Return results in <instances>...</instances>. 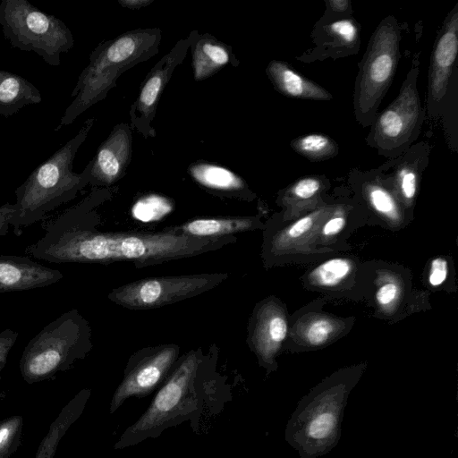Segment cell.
Instances as JSON below:
<instances>
[{
  "label": "cell",
  "instance_id": "obj_1",
  "mask_svg": "<svg viewBox=\"0 0 458 458\" xmlns=\"http://www.w3.org/2000/svg\"><path fill=\"white\" fill-rule=\"evenodd\" d=\"M89 196L43 225L44 235L26 248L38 260L51 263L130 261L143 267L194 257L233 243L236 237L197 238L161 231L100 232L90 216Z\"/></svg>",
  "mask_w": 458,
  "mask_h": 458
},
{
  "label": "cell",
  "instance_id": "obj_2",
  "mask_svg": "<svg viewBox=\"0 0 458 458\" xmlns=\"http://www.w3.org/2000/svg\"><path fill=\"white\" fill-rule=\"evenodd\" d=\"M231 399L229 387L208 364L201 351L191 350L178 359L148 407L124 429L114 449L157 438L186 421L194 433L201 434Z\"/></svg>",
  "mask_w": 458,
  "mask_h": 458
},
{
  "label": "cell",
  "instance_id": "obj_3",
  "mask_svg": "<svg viewBox=\"0 0 458 458\" xmlns=\"http://www.w3.org/2000/svg\"><path fill=\"white\" fill-rule=\"evenodd\" d=\"M364 369V365L340 369L299 401L286 423L284 438L300 458L323 456L338 444L348 396Z\"/></svg>",
  "mask_w": 458,
  "mask_h": 458
},
{
  "label": "cell",
  "instance_id": "obj_4",
  "mask_svg": "<svg viewBox=\"0 0 458 458\" xmlns=\"http://www.w3.org/2000/svg\"><path fill=\"white\" fill-rule=\"evenodd\" d=\"M95 123L89 118L79 132L40 164L14 191L16 201L10 217L16 235L42 220L56 208L72 200L89 183V163L81 174L72 171L73 160Z\"/></svg>",
  "mask_w": 458,
  "mask_h": 458
},
{
  "label": "cell",
  "instance_id": "obj_5",
  "mask_svg": "<svg viewBox=\"0 0 458 458\" xmlns=\"http://www.w3.org/2000/svg\"><path fill=\"white\" fill-rule=\"evenodd\" d=\"M161 38L159 28H145L99 43L91 52L89 64L78 77L71 94L73 99L55 131L72 123L83 112L103 100L116 86L122 73L157 55Z\"/></svg>",
  "mask_w": 458,
  "mask_h": 458
},
{
  "label": "cell",
  "instance_id": "obj_6",
  "mask_svg": "<svg viewBox=\"0 0 458 458\" xmlns=\"http://www.w3.org/2000/svg\"><path fill=\"white\" fill-rule=\"evenodd\" d=\"M92 348L91 329L76 310L47 324L26 345L19 367L28 384L54 377L84 359Z\"/></svg>",
  "mask_w": 458,
  "mask_h": 458
},
{
  "label": "cell",
  "instance_id": "obj_7",
  "mask_svg": "<svg viewBox=\"0 0 458 458\" xmlns=\"http://www.w3.org/2000/svg\"><path fill=\"white\" fill-rule=\"evenodd\" d=\"M0 25L12 47L34 52L52 66H59L61 54L74 45L73 36L63 21L27 0H2Z\"/></svg>",
  "mask_w": 458,
  "mask_h": 458
},
{
  "label": "cell",
  "instance_id": "obj_8",
  "mask_svg": "<svg viewBox=\"0 0 458 458\" xmlns=\"http://www.w3.org/2000/svg\"><path fill=\"white\" fill-rule=\"evenodd\" d=\"M400 32L394 19H385L374 31L357 76L354 108L359 122L368 124L395 73Z\"/></svg>",
  "mask_w": 458,
  "mask_h": 458
},
{
  "label": "cell",
  "instance_id": "obj_9",
  "mask_svg": "<svg viewBox=\"0 0 458 458\" xmlns=\"http://www.w3.org/2000/svg\"><path fill=\"white\" fill-rule=\"evenodd\" d=\"M227 277L225 273L148 277L113 289L108 299L129 310L157 309L209 291Z\"/></svg>",
  "mask_w": 458,
  "mask_h": 458
},
{
  "label": "cell",
  "instance_id": "obj_10",
  "mask_svg": "<svg viewBox=\"0 0 458 458\" xmlns=\"http://www.w3.org/2000/svg\"><path fill=\"white\" fill-rule=\"evenodd\" d=\"M179 358L180 347L172 344L145 347L134 352L113 394L109 413L114 414L131 397L142 398L158 390Z\"/></svg>",
  "mask_w": 458,
  "mask_h": 458
},
{
  "label": "cell",
  "instance_id": "obj_11",
  "mask_svg": "<svg viewBox=\"0 0 458 458\" xmlns=\"http://www.w3.org/2000/svg\"><path fill=\"white\" fill-rule=\"evenodd\" d=\"M421 121L416 78H407L398 97L376 118L369 134L372 145L383 151H399L416 138Z\"/></svg>",
  "mask_w": 458,
  "mask_h": 458
},
{
  "label": "cell",
  "instance_id": "obj_12",
  "mask_svg": "<svg viewBox=\"0 0 458 458\" xmlns=\"http://www.w3.org/2000/svg\"><path fill=\"white\" fill-rule=\"evenodd\" d=\"M198 35V30H192L189 36L180 39L155 64L142 83L139 96L130 109V126L131 130H135L145 139L156 136L152 123L161 94L174 69L184 60Z\"/></svg>",
  "mask_w": 458,
  "mask_h": 458
},
{
  "label": "cell",
  "instance_id": "obj_13",
  "mask_svg": "<svg viewBox=\"0 0 458 458\" xmlns=\"http://www.w3.org/2000/svg\"><path fill=\"white\" fill-rule=\"evenodd\" d=\"M287 332L286 318L275 302L265 301L256 308L249 325L248 342L267 374L276 369V357Z\"/></svg>",
  "mask_w": 458,
  "mask_h": 458
},
{
  "label": "cell",
  "instance_id": "obj_14",
  "mask_svg": "<svg viewBox=\"0 0 458 458\" xmlns=\"http://www.w3.org/2000/svg\"><path fill=\"white\" fill-rule=\"evenodd\" d=\"M131 152V128L127 123H119L89 162V183L92 186H109L120 180L126 173Z\"/></svg>",
  "mask_w": 458,
  "mask_h": 458
},
{
  "label": "cell",
  "instance_id": "obj_15",
  "mask_svg": "<svg viewBox=\"0 0 458 458\" xmlns=\"http://www.w3.org/2000/svg\"><path fill=\"white\" fill-rule=\"evenodd\" d=\"M63 276L29 257L0 254V293L46 287Z\"/></svg>",
  "mask_w": 458,
  "mask_h": 458
},
{
  "label": "cell",
  "instance_id": "obj_16",
  "mask_svg": "<svg viewBox=\"0 0 458 458\" xmlns=\"http://www.w3.org/2000/svg\"><path fill=\"white\" fill-rule=\"evenodd\" d=\"M457 31L458 13L455 8L436 42L431 57L428 89L434 100H440L446 92L458 52Z\"/></svg>",
  "mask_w": 458,
  "mask_h": 458
},
{
  "label": "cell",
  "instance_id": "obj_17",
  "mask_svg": "<svg viewBox=\"0 0 458 458\" xmlns=\"http://www.w3.org/2000/svg\"><path fill=\"white\" fill-rule=\"evenodd\" d=\"M259 227L256 217H201L164 230L197 238H222Z\"/></svg>",
  "mask_w": 458,
  "mask_h": 458
},
{
  "label": "cell",
  "instance_id": "obj_18",
  "mask_svg": "<svg viewBox=\"0 0 458 458\" xmlns=\"http://www.w3.org/2000/svg\"><path fill=\"white\" fill-rule=\"evenodd\" d=\"M267 74L274 87L287 97L317 100L332 98L327 90L299 74L286 63L271 61L267 65Z\"/></svg>",
  "mask_w": 458,
  "mask_h": 458
},
{
  "label": "cell",
  "instance_id": "obj_19",
  "mask_svg": "<svg viewBox=\"0 0 458 458\" xmlns=\"http://www.w3.org/2000/svg\"><path fill=\"white\" fill-rule=\"evenodd\" d=\"M195 81L214 75L227 65L232 58L231 50L211 35H198L191 47Z\"/></svg>",
  "mask_w": 458,
  "mask_h": 458
},
{
  "label": "cell",
  "instance_id": "obj_20",
  "mask_svg": "<svg viewBox=\"0 0 458 458\" xmlns=\"http://www.w3.org/2000/svg\"><path fill=\"white\" fill-rule=\"evenodd\" d=\"M42 102L38 89L25 78L0 70V115L16 114L28 105Z\"/></svg>",
  "mask_w": 458,
  "mask_h": 458
},
{
  "label": "cell",
  "instance_id": "obj_21",
  "mask_svg": "<svg viewBox=\"0 0 458 458\" xmlns=\"http://www.w3.org/2000/svg\"><path fill=\"white\" fill-rule=\"evenodd\" d=\"M188 174L198 184L212 191L236 195L247 189L242 177L220 165L197 162L189 166Z\"/></svg>",
  "mask_w": 458,
  "mask_h": 458
},
{
  "label": "cell",
  "instance_id": "obj_22",
  "mask_svg": "<svg viewBox=\"0 0 458 458\" xmlns=\"http://www.w3.org/2000/svg\"><path fill=\"white\" fill-rule=\"evenodd\" d=\"M291 145L296 152L313 161L333 157L338 152L337 144L331 138L318 133L301 136Z\"/></svg>",
  "mask_w": 458,
  "mask_h": 458
},
{
  "label": "cell",
  "instance_id": "obj_23",
  "mask_svg": "<svg viewBox=\"0 0 458 458\" xmlns=\"http://www.w3.org/2000/svg\"><path fill=\"white\" fill-rule=\"evenodd\" d=\"M352 271V264L349 259L335 258L318 266L310 279L317 286L332 288L347 279Z\"/></svg>",
  "mask_w": 458,
  "mask_h": 458
},
{
  "label": "cell",
  "instance_id": "obj_24",
  "mask_svg": "<svg viewBox=\"0 0 458 458\" xmlns=\"http://www.w3.org/2000/svg\"><path fill=\"white\" fill-rule=\"evenodd\" d=\"M172 201L162 195L148 194L139 199L131 208L132 216L140 221L158 220L172 211Z\"/></svg>",
  "mask_w": 458,
  "mask_h": 458
},
{
  "label": "cell",
  "instance_id": "obj_25",
  "mask_svg": "<svg viewBox=\"0 0 458 458\" xmlns=\"http://www.w3.org/2000/svg\"><path fill=\"white\" fill-rule=\"evenodd\" d=\"M366 196L372 208L382 217L392 222H399L401 210L396 199L383 186L371 183L366 188Z\"/></svg>",
  "mask_w": 458,
  "mask_h": 458
},
{
  "label": "cell",
  "instance_id": "obj_26",
  "mask_svg": "<svg viewBox=\"0 0 458 458\" xmlns=\"http://www.w3.org/2000/svg\"><path fill=\"white\" fill-rule=\"evenodd\" d=\"M23 418L13 415L0 421V458H8L21 442Z\"/></svg>",
  "mask_w": 458,
  "mask_h": 458
},
{
  "label": "cell",
  "instance_id": "obj_27",
  "mask_svg": "<svg viewBox=\"0 0 458 458\" xmlns=\"http://www.w3.org/2000/svg\"><path fill=\"white\" fill-rule=\"evenodd\" d=\"M335 323L330 318L319 317L310 320L303 328L302 335L309 346H321L335 333Z\"/></svg>",
  "mask_w": 458,
  "mask_h": 458
},
{
  "label": "cell",
  "instance_id": "obj_28",
  "mask_svg": "<svg viewBox=\"0 0 458 458\" xmlns=\"http://www.w3.org/2000/svg\"><path fill=\"white\" fill-rule=\"evenodd\" d=\"M316 217L315 214L305 216L285 228L280 234L276 236L274 240L275 249H283L285 245L288 246L291 242H295L307 235L313 228Z\"/></svg>",
  "mask_w": 458,
  "mask_h": 458
},
{
  "label": "cell",
  "instance_id": "obj_29",
  "mask_svg": "<svg viewBox=\"0 0 458 458\" xmlns=\"http://www.w3.org/2000/svg\"><path fill=\"white\" fill-rule=\"evenodd\" d=\"M329 35L338 43L351 46L357 42L359 30L356 23L351 19L337 20L327 27Z\"/></svg>",
  "mask_w": 458,
  "mask_h": 458
},
{
  "label": "cell",
  "instance_id": "obj_30",
  "mask_svg": "<svg viewBox=\"0 0 458 458\" xmlns=\"http://www.w3.org/2000/svg\"><path fill=\"white\" fill-rule=\"evenodd\" d=\"M321 187L320 180L316 177L301 178L289 189L287 197L296 202H306L313 199Z\"/></svg>",
  "mask_w": 458,
  "mask_h": 458
},
{
  "label": "cell",
  "instance_id": "obj_31",
  "mask_svg": "<svg viewBox=\"0 0 458 458\" xmlns=\"http://www.w3.org/2000/svg\"><path fill=\"white\" fill-rule=\"evenodd\" d=\"M396 184L403 199L410 202L417 193L418 175L411 166L400 167L396 174Z\"/></svg>",
  "mask_w": 458,
  "mask_h": 458
},
{
  "label": "cell",
  "instance_id": "obj_32",
  "mask_svg": "<svg viewBox=\"0 0 458 458\" xmlns=\"http://www.w3.org/2000/svg\"><path fill=\"white\" fill-rule=\"evenodd\" d=\"M401 294L400 286L394 282H386L380 285L376 293L377 302L383 308L393 306Z\"/></svg>",
  "mask_w": 458,
  "mask_h": 458
},
{
  "label": "cell",
  "instance_id": "obj_33",
  "mask_svg": "<svg viewBox=\"0 0 458 458\" xmlns=\"http://www.w3.org/2000/svg\"><path fill=\"white\" fill-rule=\"evenodd\" d=\"M448 276V264L444 258H436L430 263L428 281L433 287L443 284Z\"/></svg>",
  "mask_w": 458,
  "mask_h": 458
},
{
  "label": "cell",
  "instance_id": "obj_34",
  "mask_svg": "<svg viewBox=\"0 0 458 458\" xmlns=\"http://www.w3.org/2000/svg\"><path fill=\"white\" fill-rule=\"evenodd\" d=\"M19 334L12 329H5L0 333V372L4 369L9 352L15 344ZM4 398L0 394V401Z\"/></svg>",
  "mask_w": 458,
  "mask_h": 458
},
{
  "label": "cell",
  "instance_id": "obj_35",
  "mask_svg": "<svg viewBox=\"0 0 458 458\" xmlns=\"http://www.w3.org/2000/svg\"><path fill=\"white\" fill-rule=\"evenodd\" d=\"M345 222L344 216L335 214L324 223L321 234L327 238L335 236L344 229Z\"/></svg>",
  "mask_w": 458,
  "mask_h": 458
},
{
  "label": "cell",
  "instance_id": "obj_36",
  "mask_svg": "<svg viewBox=\"0 0 458 458\" xmlns=\"http://www.w3.org/2000/svg\"><path fill=\"white\" fill-rule=\"evenodd\" d=\"M13 211V204L5 203L0 206V238L8 233Z\"/></svg>",
  "mask_w": 458,
  "mask_h": 458
},
{
  "label": "cell",
  "instance_id": "obj_37",
  "mask_svg": "<svg viewBox=\"0 0 458 458\" xmlns=\"http://www.w3.org/2000/svg\"><path fill=\"white\" fill-rule=\"evenodd\" d=\"M153 0H119L122 6L129 9H140L150 4Z\"/></svg>",
  "mask_w": 458,
  "mask_h": 458
},
{
  "label": "cell",
  "instance_id": "obj_38",
  "mask_svg": "<svg viewBox=\"0 0 458 458\" xmlns=\"http://www.w3.org/2000/svg\"><path fill=\"white\" fill-rule=\"evenodd\" d=\"M328 4L333 11L342 13L349 8L350 3L346 0H331Z\"/></svg>",
  "mask_w": 458,
  "mask_h": 458
}]
</instances>
